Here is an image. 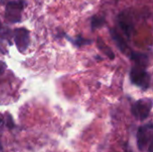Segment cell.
<instances>
[{"label":"cell","instance_id":"obj_8","mask_svg":"<svg viewBox=\"0 0 153 152\" xmlns=\"http://www.w3.org/2000/svg\"><path fill=\"white\" fill-rule=\"evenodd\" d=\"M109 33H110V35H111V37H112V39H113V40L115 41V43L117 44V47L123 52V53H125L126 50H127V48H128V46H127V44H126V40L124 39V38L117 32V30H116V29H112V30H110V31H109Z\"/></svg>","mask_w":153,"mask_h":152},{"label":"cell","instance_id":"obj_3","mask_svg":"<svg viewBox=\"0 0 153 152\" xmlns=\"http://www.w3.org/2000/svg\"><path fill=\"white\" fill-rule=\"evenodd\" d=\"M25 2L23 0H11L5 5L4 17L11 23L20 22L22 21V13L24 9Z\"/></svg>","mask_w":153,"mask_h":152},{"label":"cell","instance_id":"obj_7","mask_svg":"<svg viewBox=\"0 0 153 152\" xmlns=\"http://www.w3.org/2000/svg\"><path fill=\"white\" fill-rule=\"evenodd\" d=\"M10 35L11 31L9 30V29H4L0 22V52L3 54H7V47L12 45L10 40Z\"/></svg>","mask_w":153,"mask_h":152},{"label":"cell","instance_id":"obj_14","mask_svg":"<svg viewBox=\"0 0 153 152\" xmlns=\"http://www.w3.org/2000/svg\"><path fill=\"white\" fill-rule=\"evenodd\" d=\"M6 64L4 61H0V77L1 75L4 73V71L6 70Z\"/></svg>","mask_w":153,"mask_h":152},{"label":"cell","instance_id":"obj_11","mask_svg":"<svg viewBox=\"0 0 153 152\" xmlns=\"http://www.w3.org/2000/svg\"><path fill=\"white\" fill-rule=\"evenodd\" d=\"M105 23V18L102 16H98V15H94L91 20V30H97L100 27H102Z\"/></svg>","mask_w":153,"mask_h":152},{"label":"cell","instance_id":"obj_12","mask_svg":"<svg viewBox=\"0 0 153 152\" xmlns=\"http://www.w3.org/2000/svg\"><path fill=\"white\" fill-rule=\"evenodd\" d=\"M65 36L66 37V39H68L74 46H76V47H82V46H84V45H88V44H90V43H91V40H89V39H84L83 37H82V36H77L75 39H70V38H67V36L65 34Z\"/></svg>","mask_w":153,"mask_h":152},{"label":"cell","instance_id":"obj_2","mask_svg":"<svg viewBox=\"0 0 153 152\" xmlns=\"http://www.w3.org/2000/svg\"><path fill=\"white\" fill-rule=\"evenodd\" d=\"M146 68L145 66L134 64L130 71V80L132 83L143 90H147L151 86V75L146 71Z\"/></svg>","mask_w":153,"mask_h":152},{"label":"cell","instance_id":"obj_1","mask_svg":"<svg viewBox=\"0 0 153 152\" xmlns=\"http://www.w3.org/2000/svg\"><path fill=\"white\" fill-rule=\"evenodd\" d=\"M153 125L150 122L146 125L140 126L136 133L137 148L140 151L152 152Z\"/></svg>","mask_w":153,"mask_h":152},{"label":"cell","instance_id":"obj_13","mask_svg":"<svg viewBox=\"0 0 153 152\" xmlns=\"http://www.w3.org/2000/svg\"><path fill=\"white\" fill-rule=\"evenodd\" d=\"M6 125L9 127V128H13L14 126V124L13 122V119H12V116L7 115V119H6Z\"/></svg>","mask_w":153,"mask_h":152},{"label":"cell","instance_id":"obj_9","mask_svg":"<svg viewBox=\"0 0 153 152\" xmlns=\"http://www.w3.org/2000/svg\"><path fill=\"white\" fill-rule=\"evenodd\" d=\"M131 60H133L134 62V64L136 65H140L143 66L147 67L148 65V56L144 53H136V52H132L131 54Z\"/></svg>","mask_w":153,"mask_h":152},{"label":"cell","instance_id":"obj_6","mask_svg":"<svg viewBox=\"0 0 153 152\" xmlns=\"http://www.w3.org/2000/svg\"><path fill=\"white\" fill-rule=\"evenodd\" d=\"M118 21V25L123 30V32L126 35V37L129 39L132 31L134 30V21H133V16L131 13H129L128 11H124L122 12L117 18Z\"/></svg>","mask_w":153,"mask_h":152},{"label":"cell","instance_id":"obj_5","mask_svg":"<svg viewBox=\"0 0 153 152\" xmlns=\"http://www.w3.org/2000/svg\"><path fill=\"white\" fill-rule=\"evenodd\" d=\"M13 39L17 49L20 52H24L30 45V31L25 28H18L13 31Z\"/></svg>","mask_w":153,"mask_h":152},{"label":"cell","instance_id":"obj_10","mask_svg":"<svg viewBox=\"0 0 153 152\" xmlns=\"http://www.w3.org/2000/svg\"><path fill=\"white\" fill-rule=\"evenodd\" d=\"M97 46H98V48L101 52H103L108 58H110V59L115 58V54L113 53L112 49L100 38H98V39H97Z\"/></svg>","mask_w":153,"mask_h":152},{"label":"cell","instance_id":"obj_15","mask_svg":"<svg viewBox=\"0 0 153 152\" xmlns=\"http://www.w3.org/2000/svg\"><path fill=\"white\" fill-rule=\"evenodd\" d=\"M2 123V120H1V118H0V124Z\"/></svg>","mask_w":153,"mask_h":152},{"label":"cell","instance_id":"obj_4","mask_svg":"<svg viewBox=\"0 0 153 152\" xmlns=\"http://www.w3.org/2000/svg\"><path fill=\"white\" fill-rule=\"evenodd\" d=\"M152 108V100L151 99H142L132 105L131 112L133 116L140 121L147 119Z\"/></svg>","mask_w":153,"mask_h":152}]
</instances>
